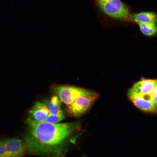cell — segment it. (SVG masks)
I'll list each match as a JSON object with an SVG mask.
<instances>
[{
	"instance_id": "8fae6325",
	"label": "cell",
	"mask_w": 157,
	"mask_h": 157,
	"mask_svg": "<svg viewBox=\"0 0 157 157\" xmlns=\"http://www.w3.org/2000/svg\"><path fill=\"white\" fill-rule=\"evenodd\" d=\"M138 24L142 32L144 35L151 36L156 34L157 31L156 23L140 22Z\"/></svg>"
},
{
	"instance_id": "5bb4252c",
	"label": "cell",
	"mask_w": 157,
	"mask_h": 157,
	"mask_svg": "<svg viewBox=\"0 0 157 157\" xmlns=\"http://www.w3.org/2000/svg\"><path fill=\"white\" fill-rule=\"evenodd\" d=\"M152 98V101L156 110L157 106V85L150 94Z\"/></svg>"
},
{
	"instance_id": "ba28073f",
	"label": "cell",
	"mask_w": 157,
	"mask_h": 157,
	"mask_svg": "<svg viewBox=\"0 0 157 157\" xmlns=\"http://www.w3.org/2000/svg\"><path fill=\"white\" fill-rule=\"evenodd\" d=\"M157 85V80L143 79L135 83L131 88L142 94H150Z\"/></svg>"
},
{
	"instance_id": "4fadbf2b",
	"label": "cell",
	"mask_w": 157,
	"mask_h": 157,
	"mask_svg": "<svg viewBox=\"0 0 157 157\" xmlns=\"http://www.w3.org/2000/svg\"><path fill=\"white\" fill-rule=\"evenodd\" d=\"M0 157H10L6 149L3 140L0 141Z\"/></svg>"
},
{
	"instance_id": "8992f818",
	"label": "cell",
	"mask_w": 157,
	"mask_h": 157,
	"mask_svg": "<svg viewBox=\"0 0 157 157\" xmlns=\"http://www.w3.org/2000/svg\"><path fill=\"white\" fill-rule=\"evenodd\" d=\"M3 140L10 157H22L25 154L27 150L22 140L10 138Z\"/></svg>"
},
{
	"instance_id": "7a4b0ae2",
	"label": "cell",
	"mask_w": 157,
	"mask_h": 157,
	"mask_svg": "<svg viewBox=\"0 0 157 157\" xmlns=\"http://www.w3.org/2000/svg\"><path fill=\"white\" fill-rule=\"evenodd\" d=\"M96 5L104 13L113 18L131 21L130 10L120 0H95Z\"/></svg>"
},
{
	"instance_id": "3957f363",
	"label": "cell",
	"mask_w": 157,
	"mask_h": 157,
	"mask_svg": "<svg viewBox=\"0 0 157 157\" xmlns=\"http://www.w3.org/2000/svg\"><path fill=\"white\" fill-rule=\"evenodd\" d=\"M52 90L66 105L72 104L78 97L88 93L90 90L74 86L54 84Z\"/></svg>"
},
{
	"instance_id": "6da1fadb",
	"label": "cell",
	"mask_w": 157,
	"mask_h": 157,
	"mask_svg": "<svg viewBox=\"0 0 157 157\" xmlns=\"http://www.w3.org/2000/svg\"><path fill=\"white\" fill-rule=\"evenodd\" d=\"M22 140L29 153L47 157H62L68 145L80 128L78 122L51 123L28 117Z\"/></svg>"
},
{
	"instance_id": "9a60e30c",
	"label": "cell",
	"mask_w": 157,
	"mask_h": 157,
	"mask_svg": "<svg viewBox=\"0 0 157 157\" xmlns=\"http://www.w3.org/2000/svg\"><path fill=\"white\" fill-rule=\"evenodd\" d=\"M156 111H157V106L156 108Z\"/></svg>"
},
{
	"instance_id": "30bf717a",
	"label": "cell",
	"mask_w": 157,
	"mask_h": 157,
	"mask_svg": "<svg viewBox=\"0 0 157 157\" xmlns=\"http://www.w3.org/2000/svg\"><path fill=\"white\" fill-rule=\"evenodd\" d=\"M47 106L49 114L59 115L64 114L61 108L60 100L57 96L52 97Z\"/></svg>"
},
{
	"instance_id": "7c38bea8",
	"label": "cell",
	"mask_w": 157,
	"mask_h": 157,
	"mask_svg": "<svg viewBox=\"0 0 157 157\" xmlns=\"http://www.w3.org/2000/svg\"><path fill=\"white\" fill-rule=\"evenodd\" d=\"M65 118L64 114L59 115L49 114L44 120L41 122L56 123L63 120Z\"/></svg>"
},
{
	"instance_id": "277c9868",
	"label": "cell",
	"mask_w": 157,
	"mask_h": 157,
	"mask_svg": "<svg viewBox=\"0 0 157 157\" xmlns=\"http://www.w3.org/2000/svg\"><path fill=\"white\" fill-rule=\"evenodd\" d=\"M98 94L92 91L77 98L71 104L66 105L67 112L71 115L80 116L86 112L98 97Z\"/></svg>"
},
{
	"instance_id": "5b68a950",
	"label": "cell",
	"mask_w": 157,
	"mask_h": 157,
	"mask_svg": "<svg viewBox=\"0 0 157 157\" xmlns=\"http://www.w3.org/2000/svg\"><path fill=\"white\" fill-rule=\"evenodd\" d=\"M128 96L133 104L139 109L144 112L154 113L156 110L152 101L150 94H142L130 89Z\"/></svg>"
},
{
	"instance_id": "9c48e42d",
	"label": "cell",
	"mask_w": 157,
	"mask_h": 157,
	"mask_svg": "<svg viewBox=\"0 0 157 157\" xmlns=\"http://www.w3.org/2000/svg\"><path fill=\"white\" fill-rule=\"evenodd\" d=\"M131 21L137 23L140 22L157 23V16L156 13L152 12H142L131 14Z\"/></svg>"
},
{
	"instance_id": "52a82bcc",
	"label": "cell",
	"mask_w": 157,
	"mask_h": 157,
	"mask_svg": "<svg viewBox=\"0 0 157 157\" xmlns=\"http://www.w3.org/2000/svg\"><path fill=\"white\" fill-rule=\"evenodd\" d=\"M49 114L47 105L44 103L37 101L29 111L28 117L42 122L45 119Z\"/></svg>"
}]
</instances>
